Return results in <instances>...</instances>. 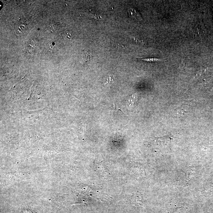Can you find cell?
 Returning <instances> with one entry per match:
<instances>
[{"label":"cell","instance_id":"277c9868","mask_svg":"<svg viewBox=\"0 0 213 213\" xmlns=\"http://www.w3.org/2000/svg\"><path fill=\"white\" fill-rule=\"evenodd\" d=\"M62 36L67 39L69 40L72 39V35H71L70 32L68 31H64L62 34Z\"/></svg>","mask_w":213,"mask_h":213},{"label":"cell","instance_id":"3957f363","mask_svg":"<svg viewBox=\"0 0 213 213\" xmlns=\"http://www.w3.org/2000/svg\"><path fill=\"white\" fill-rule=\"evenodd\" d=\"M143 61H146L148 62H156V61H163V60L160 59L156 58H138Z\"/></svg>","mask_w":213,"mask_h":213},{"label":"cell","instance_id":"6da1fadb","mask_svg":"<svg viewBox=\"0 0 213 213\" xmlns=\"http://www.w3.org/2000/svg\"><path fill=\"white\" fill-rule=\"evenodd\" d=\"M127 13H128L129 16L131 18L135 19L137 20H142V17L140 13L134 8H130L128 10Z\"/></svg>","mask_w":213,"mask_h":213},{"label":"cell","instance_id":"7a4b0ae2","mask_svg":"<svg viewBox=\"0 0 213 213\" xmlns=\"http://www.w3.org/2000/svg\"><path fill=\"white\" fill-rule=\"evenodd\" d=\"M115 77L113 75H109L106 79L105 82L103 84L104 86H112L115 85Z\"/></svg>","mask_w":213,"mask_h":213},{"label":"cell","instance_id":"5b68a950","mask_svg":"<svg viewBox=\"0 0 213 213\" xmlns=\"http://www.w3.org/2000/svg\"></svg>","mask_w":213,"mask_h":213}]
</instances>
